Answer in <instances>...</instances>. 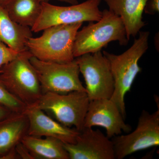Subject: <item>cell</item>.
Masks as SVG:
<instances>
[{
  "mask_svg": "<svg viewBox=\"0 0 159 159\" xmlns=\"http://www.w3.org/2000/svg\"><path fill=\"white\" fill-rule=\"evenodd\" d=\"M30 61L37 73L43 93L86 92L80 79V72L75 58L70 62L59 63L43 61L32 56Z\"/></svg>",
  "mask_w": 159,
  "mask_h": 159,
  "instance_id": "6",
  "label": "cell"
},
{
  "mask_svg": "<svg viewBox=\"0 0 159 159\" xmlns=\"http://www.w3.org/2000/svg\"><path fill=\"white\" fill-rule=\"evenodd\" d=\"M146 14L154 15L159 11V0H148L144 8Z\"/></svg>",
  "mask_w": 159,
  "mask_h": 159,
  "instance_id": "20",
  "label": "cell"
},
{
  "mask_svg": "<svg viewBox=\"0 0 159 159\" xmlns=\"http://www.w3.org/2000/svg\"><path fill=\"white\" fill-rule=\"evenodd\" d=\"M13 112L0 104V120L9 116Z\"/></svg>",
  "mask_w": 159,
  "mask_h": 159,
  "instance_id": "22",
  "label": "cell"
},
{
  "mask_svg": "<svg viewBox=\"0 0 159 159\" xmlns=\"http://www.w3.org/2000/svg\"><path fill=\"white\" fill-rule=\"evenodd\" d=\"M31 56L26 50L0 68L1 82L26 106L35 104L43 94L37 73L30 61Z\"/></svg>",
  "mask_w": 159,
  "mask_h": 159,
  "instance_id": "3",
  "label": "cell"
},
{
  "mask_svg": "<svg viewBox=\"0 0 159 159\" xmlns=\"http://www.w3.org/2000/svg\"><path fill=\"white\" fill-rule=\"evenodd\" d=\"M9 1V0H0V4L3 6H5Z\"/></svg>",
  "mask_w": 159,
  "mask_h": 159,
  "instance_id": "24",
  "label": "cell"
},
{
  "mask_svg": "<svg viewBox=\"0 0 159 159\" xmlns=\"http://www.w3.org/2000/svg\"><path fill=\"white\" fill-rule=\"evenodd\" d=\"M21 142L34 159H70L63 143L57 139L49 137L42 139L27 134Z\"/></svg>",
  "mask_w": 159,
  "mask_h": 159,
  "instance_id": "16",
  "label": "cell"
},
{
  "mask_svg": "<svg viewBox=\"0 0 159 159\" xmlns=\"http://www.w3.org/2000/svg\"><path fill=\"white\" fill-rule=\"evenodd\" d=\"M29 122L23 112H12L0 120V159L19 158L15 147L28 134Z\"/></svg>",
  "mask_w": 159,
  "mask_h": 159,
  "instance_id": "13",
  "label": "cell"
},
{
  "mask_svg": "<svg viewBox=\"0 0 159 159\" xmlns=\"http://www.w3.org/2000/svg\"><path fill=\"white\" fill-rule=\"evenodd\" d=\"M70 159H115L113 142L99 129L84 127L74 144H64Z\"/></svg>",
  "mask_w": 159,
  "mask_h": 159,
  "instance_id": "10",
  "label": "cell"
},
{
  "mask_svg": "<svg viewBox=\"0 0 159 159\" xmlns=\"http://www.w3.org/2000/svg\"><path fill=\"white\" fill-rule=\"evenodd\" d=\"M101 126L106 130L107 136L111 139L122 132L132 130L126 124L118 107L110 99L90 100L84 124V127Z\"/></svg>",
  "mask_w": 159,
  "mask_h": 159,
  "instance_id": "11",
  "label": "cell"
},
{
  "mask_svg": "<svg viewBox=\"0 0 159 159\" xmlns=\"http://www.w3.org/2000/svg\"><path fill=\"white\" fill-rule=\"evenodd\" d=\"M24 112L29 119L28 135L54 138L64 144L76 142L79 131L62 125L34 104L26 107Z\"/></svg>",
  "mask_w": 159,
  "mask_h": 159,
  "instance_id": "12",
  "label": "cell"
},
{
  "mask_svg": "<svg viewBox=\"0 0 159 159\" xmlns=\"http://www.w3.org/2000/svg\"><path fill=\"white\" fill-rule=\"evenodd\" d=\"M49 1H50V0H41L42 2H48ZM57 1L69 3V4H71L72 5H76V4H78L77 0H57Z\"/></svg>",
  "mask_w": 159,
  "mask_h": 159,
  "instance_id": "23",
  "label": "cell"
},
{
  "mask_svg": "<svg viewBox=\"0 0 159 159\" xmlns=\"http://www.w3.org/2000/svg\"><path fill=\"white\" fill-rule=\"evenodd\" d=\"M115 159L159 145V109L150 114L143 110L139 117L136 128L126 135L111 138Z\"/></svg>",
  "mask_w": 159,
  "mask_h": 159,
  "instance_id": "9",
  "label": "cell"
},
{
  "mask_svg": "<svg viewBox=\"0 0 159 159\" xmlns=\"http://www.w3.org/2000/svg\"><path fill=\"white\" fill-rule=\"evenodd\" d=\"M101 2V0H87L70 6H56L42 2L41 13L31 28V31L38 32L58 25L98 21L102 16V11L99 9Z\"/></svg>",
  "mask_w": 159,
  "mask_h": 159,
  "instance_id": "7",
  "label": "cell"
},
{
  "mask_svg": "<svg viewBox=\"0 0 159 159\" xmlns=\"http://www.w3.org/2000/svg\"><path fill=\"white\" fill-rule=\"evenodd\" d=\"M19 54L0 42V68L14 59Z\"/></svg>",
  "mask_w": 159,
  "mask_h": 159,
  "instance_id": "19",
  "label": "cell"
},
{
  "mask_svg": "<svg viewBox=\"0 0 159 159\" xmlns=\"http://www.w3.org/2000/svg\"><path fill=\"white\" fill-rule=\"evenodd\" d=\"M15 150L19 158L34 159L29 151L21 142L16 145Z\"/></svg>",
  "mask_w": 159,
  "mask_h": 159,
  "instance_id": "21",
  "label": "cell"
},
{
  "mask_svg": "<svg viewBox=\"0 0 159 159\" xmlns=\"http://www.w3.org/2000/svg\"><path fill=\"white\" fill-rule=\"evenodd\" d=\"M77 31L74 41L73 54L75 58L88 53L101 51L109 43L117 41L120 46L128 44L125 26L122 20L109 9L102 11L101 19Z\"/></svg>",
  "mask_w": 159,
  "mask_h": 159,
  "instance_id": "2",
  "label": "cell"
},
{
  "mask_svg": "<svg viewBox=\"0 0 159 159\" xmlns=\"http://www.w3.org/2000/svg\"><path fill=\"white\" fill-rule=\"evenodd\" d=\"M75 59L85 80L89 101L110 99L114 91L113 77L108 59L101 51L84 54Z\"/></svg>",
  "mask_w": 159,
  "mask_h": 159,
  "instance_id": "8",
  "label": "cell"
},
{
  "mask_svg": "<svg viewBox=\"0 0 159 159\" xmlns=\"http://www.w3.org/2000/svg\"><path fill=\"white\" fill-rule=\"evenodd\" d=\"M132 45L122 54L116 55L103 51L108 59L114 80V91L110 98L118 107L124 119L126 118L125 97L142 68L139 61L148 48L149 31H140Z\"/></svg>",
  "mask_w": 159,
  "mask_h": 159,
  "instance_id": "1",
  "label": "cell"
},
{
  "mask_svg": "<svg viewBox=\"0 0 159 159\" xmlns=\"http://www.w3.org/2000/svg\"><path fill=\"white\" fill-rule=\"evenodd\" d=\"M109 9L120 17L125 26L127 38L135 37L146 25L143 12L148 0H103Z\"/></svg>",
  "mask_w": 159,
  "mask_h": 159,
  "instance_id": "14",
  "label": "cell"
},
{
  "mask_svg": "<svg viewBox=\"0 0 159 159\" xmlns=\"http://www.w3.org/2000/svg\"><path fill=\"white\" fill-rule=\"evenodd\" d=\"M32 36L31 28L12 20L5 7L0 4V42L20 53L28 50L26 44Z\"/></svg>",
  "mask_w": 159,
  "mask_h": 159,
  "instance_id": "15",
  "label": "cell"
},
{
  "mask_svg": "<svg viewBox=\"0 0 159 159\" xmlns=\"http://www.w3.org/2000/svg\"><path fill=\"white\" fill-rule=\"evenodd\" d=\"M89 103L86 92L74 91L44 93L34 105L62 125L80 131L84 128Z\"/></svg>",
  "mask_w": 159,
  "mask_h": 159,
  "instance_id": "5",
  "label": "cell"
},
{
  "mask_svg": "<svg viewBox=\"0 0 159 159\" xmlns=\"http://www.w3.org/2000/svg\"><path fill=\"white\" fill-rule=\"evenodd\" d=\"M0 104L13 112H23L26 107L22 102L16 98L6 89L0 81Z\"/></svg>",
  "mask_w": 159,
  "mask_h": 159,
  "instance_id": "18",
  "label": "cell"
},
{
  "mask_svg": "<svg viewBox=\"0 0 159 159\" xmlns=\"http://www.w3.org/2000/svg\"><path fill=\"white\" fill-rule=\"evenodd\" d=\"M83 23L52 26L43 30L39 37L30 38L26 46L32 56L40 60L67 63L75 59L74 41Z\"/></svg>",
  "mask_w": 159,
  "mask_h": 159,
  "instance_id": "4",
  "label": "cell"
},
{
  "mask_svg": "<svg viewBox=\"0 0 159 159\" xmlns=\"http://www.w3.org/2000/svg\"><path fill=\"white\" fill-rule=\"evenodd\" d=\"M42 4L41 0H9L4 7L12 20L31 29L41 13Z\"/></svg>",
  "mask_w": 159,
  "mask_h": 159,
  "instance_id": "17",
  "label": "cell"
}]
</instances>
